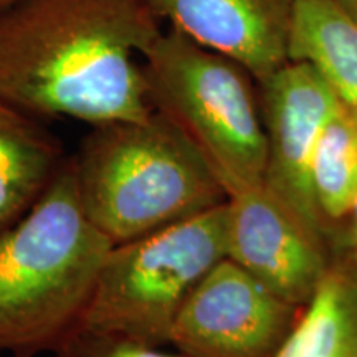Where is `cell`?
<instances>
[{
  "label": "cell",
  "mask_w": 357,
  "mask_h": 357,
  "mask_svg": "<svg viewBox=\"0 0 357 357\" xmlns=\"http://www.w3.org/2000/svg\"><path fill=\"white\" fill-rule=\"evenodd\" d=\"M144 0H13L0 8V100L89 126L154 113L142 55L162 32Z\"/></svg>",
  "instance_id": "1"
},
{
  "label": "cell",
  "mask_w": 357,
  "mask_h": 357,
  "mask_svg": "<svg viewBox=\"0 0 357 357\" xmlns=\"http://www.w3.org/2000/svg\"><path fill=\"white\" fill-rule=\"evenodd\" d=\"M113 243L88 220L70 158L25 215L0 230V352H53L82 323Z\"/></svg>",
  "instance_id": "2"
},
{
  "label": "cell",
  "mask_w": 357,
  "mask_h": 357,
  "mask_svg": "<svg viewBox=\"0 0 357 357\" xmlns=\"http://www.w3.org/2000/svg\"><path fill=\"white\" fill-rule=\"evenodd\" d=\"M70 160L84 215L113 245L227 200L197 146L158 111L142 121L91 126Z\"/></svg>",
  "instance_id": "3"
},
{
  "label": "cell",
  "mask_w": 357,
  "mask_h": 357,
  "mask_svg": "<svg viewBox=\"0 0 357 357\" xmlns=\"http://www.w3.org/2000/svg\"><path fill=\"white\" fill-rule=\"evenodd\" d=\"M141 56L153 109L197 146L225 192L263 184L266 137L250 71L174 26L162 29Z\"/></svg>",
  "instance_id": "4"
},
{
  "label": "cell",
  "mask_w": 357,
  "mask_h": 357,
  "mask_svg": "<svg viewBox=\"0 0 357 357\" xmlns=\"http://www.w3.org/2000/svg\"><path fill=\"white\" fill-rule=\"evenodd\" d=\"M225 202L131 242L113 245L78 329L149 346L171 344L174 323L187 298L227 258Z\"/></svg>",
  "instance_id": "5"
},
{
  "label": "cell",
  "mask_w": 357,
  "mask_h": 357,
  "mask_svg": "<svg viewBox=\"0 0 357 357\" xmlns=\"http://www.w3.org/2000/svg\"><path fill=\"white\" fill-rule=\"evenodd\" d=\"M300 312L223 258L187 298L171 346L185 357H276Z\"/></svg>",
  "instance_id": "6"
},
{
  "label": "cell",
  "mask_w": 357,
  "mask_h": 357,
  "mask_svg": "<svg viewBox=\"0 0 357 357\" xmlns=\"http://www.w3.org/2000/svg\"><path fill=\"white\" fill-rule=\"evenodd\" d=\"M266 137L263 184L312 231L328 234L311 190V164L326 126L341 108L314 66L288 60L257 82Z\"/></svg>",
  "instance_id": "7"
},
{
  "label": "cell",
  "mask_w": 357,
  "mask_h": 357,
  "mask_svg": "<svg viewBox=\"0 0 357 357\" xmlns=\"http://www.w3.org/2000/svg\"><path fill=\"white\" fill-rule=\"evenodd\" d=\"M227 258L281 300L303 307L331 268L326 238L265 184L227 192Z\"/></svg>",
  "instance_id": "8"
},
{
  "label": "cell",
  "mask_w": 357,
  "mask_h": 357,
  "mask_svg": "<svg viewBox=\"0 0 357 357\" xmlns=\"http://www.w3.org/2000/svg\"><path fill=\"white\" fill-rule=\"evenodd\" d=\"M160 22H169L202 47L231 58L255 82L289 60L294 0H144Z\"/></svg>",
  "instance_id": "9"
},
{
  "label": "cell",
  "mask_w": 357,
  "mask_h": 357,
  "mask_svg": "<svg viewBox=\"0 0 357 357\" xmlns=\"http://www.w3.org/2000/svg\"><path fill=\"white\" fill-rule=\"evenodd\" d=\"M65 159L60 141L37 118L0 100V230L29 212Z\"/></svg>",
  "instance_id": "10"
},
{
  "label": "cell",
  "mask_w": 357,
  "mask_h": 357,
  "mask_svg": "<svg viewBox=\"0 0 357 357\" xmlns=\"http://www.w3.org/2000/svg\"><path fill=\"white\" fill-rule=\"evenodd\" d=\"M288 56L314 66L357 118V22L336 0H294Z\"/></svg>",
  "instance_id": "11"
},
{
  "label": "cell",
  "mask_w": 357,
  "mask_h": 357,
  "mask_svg": "<svg viewBox=\"0 0 357 357\" xmlns=\"http://www.w3.org/2000/svg\"><path fill=\"white\" fill-rule=\"evenodd\" d=\"M276 357H357V280L336 261Z\"/></svg>",
  "instance_id": "12"
},
{
  "label": "cell",
  "mask_w": 357,
  "mask_h": 357,
  "mask_svg": "<svg viewBox=\"0 0 357 357\" xmlns=\"http://www.w3.org/2000/svg\"><path fill=\"white\" fill-rule=\"evenodd\" d=\"M311 190L326 229L344 220L357 197V118L342 106L316 147Z\"/></svg>",
  "instance_id": "13"
},
{
  "label": "cell",
  "mask_w": 357,
  "mask_h": 357,
  "mask_svg": "<svg viewBox=\"0 0 357 357\" xmlns=\"http://www.w3.org/2000/svg\"><path fill=\"white\" fill-rule=\"evenodd\" d=\"M53 357H185L131 339L77 329L52 352Z\"/></svg>",
  "instance_id": "14"
},
{
  "label": "cell",
  "mask_w": 357,
  "mask_h": 357,
  "mask_svg": "<svg viewBox=\"0 0 357 357\" xmlns=\"http://www.w3.org/2000/svg\"><path fill=\"white\" fill-rule=\"evenodd\" d=\"M342 222H346L341 242H339L341 243L342 255L339 260H336V263L349 271L357 280V197L352 202L349 212H347Z\"/></svg>",
  "instance_id": "15"
},
{
  "label": "cell",
  "mask_w": 357,
  "mask_h": 357,
  "mask_svg": "<svg viewBox=\"0 0 357 357\" xmlns=\"http://www.w3.org/2000/svg\"><path fill=\"white\" fill-rule=\"evenodd\" d=\"M336 2L352 20L357 22V0H336Z\"/></svg>",
  "instance_id": "16"
},
{
  "label": "cell",
  "mask_w": 357,
  "mask_h": 357,
  "mask_svg": "<svg viewBox=\"0 0 357 357\" xmlns=\"http://www.w3.org/2000/svg\"><path fill=\"white\" fill-rule=\"evenodd\" d=\"M12 2H13V0H0V8L8 6V3H12Z\"/></svg>",
  "instance_id": "17"
},
{
  "label": "cell",
  "mask_w": 357,
  "mask_h": 357,
  "mask_svg": "<svg viewBox=\"0 0 357 357\" xmlns=\"http://www.w3.org/2000/svg\"><path fill=\"white\" fill-rule=\"evenodd\" d=\"M12 357H35V356H26V354H15V356H12Z\"/></svg>",
  "instance_id": "18"
}]
</instances>
